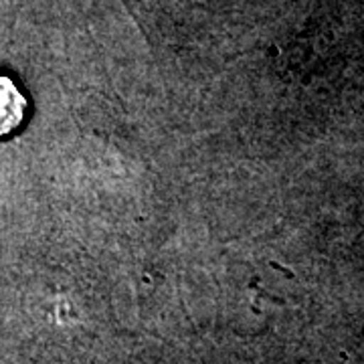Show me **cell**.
I'll return each mask as SVG.
<instances>
[{
  "instance_id": "cell-1",
  "label": "cell",
  "mask_w": 364,
  "mask_h": 364,
  "mask_svg": "<svg viewBox=\"0 0 364 364\" xmlns=\"http://www.w3.org/2000/svg\"><path fill=\"white\" fill-rule=\"evenodd\" d=\"M26 116V97L9 75H0V138L13 134Z\"/></svg>"
}]
</instances>
